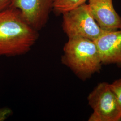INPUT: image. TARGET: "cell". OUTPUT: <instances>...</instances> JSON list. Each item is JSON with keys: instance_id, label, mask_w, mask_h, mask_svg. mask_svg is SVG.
I'll return each mask as SVG.
<instances>
[{"instance_id": "cell-3", "label": "cell", "mask_w": 121, "mask_h": 121, "mask_svg": "<svg viewBox=\"0 0 121 121\" xmlns=\"http://www.w3.org/2000/svg\"><path fill=\"white\" fill-rule=\"evenodd\" d=\"M62 14V29L68 38L82 37L95 41L104 31L95 21L86 3Z\"/></svg>"}, {"instance_id": "cell-11", "label": "cell", "mask_w": 121, "mask_h": 121, "mask_svg": "<svg viewBox=\"0 0 121 121\" xmlns=\"http://www.w3.org/2000/svg\"><path fill=\"white\" fill-rule=\"evenodd\" d=\"M10 0H0V11L9 7Z\"/></svg>"}, {"instance_id": "cell-10", "label": "cell", "mask_w": 121, "mask_h": 121, "mask_svg": "<svg viewBox=\"0 0 121 121\" xmlns=\"http://www.w3.org/2000/svg\"><path fill=\"white\" fill-rule=\"evenodd\" d=\"M12 113L11 109L8 108H0V121H4L7 119Z\"/></svg>"}, {"instance_id": "cell-5", "label": "cell", "mask_w": 121, "mask_h": 121, "mask_svg": "<svg viewBox=\"0 0 121 121\" xmlns=\"http://www.w3.org/2000/svg\"><path fill=\"white\" fill-rule=\"evenodd\" d=\"M53 6V0H10L9 8L18 10L22 17L35 30L46 25Z\"/></svg>"}, {"instance_id": "cell-4", "label": "cell", "mask_w": 121, "mask_h": 121, "mask_svg": "<svg viewBox=\"0 0 121 121\" xmlns=\"http://www.w3.org/2000/svg\"><path fill=\"white\" fill-rule=\"evenodd\" d=\"M93 112L89 121H121V107L109 84L101 82L87 97Z\"/></svg>"}, {"instance_id": "cell-2", "label": "cell", "mask_w": 121, "mask_h": 121, "mask_svg": "<svg viewBox=\"0 0 121 121\" xmlns=\"http://www.w3.org/2000/svg\"><path fill=\"white\" fill-rule=\"evenodd\" d=\"M61 61L83 80L99 72L102 64L95 41L82 37L69 38L63 47Z\"/></svg>"}, {"instance_id": "cell-8", "label": "cell", "mask_w": 121, "mask_h": 121, "mask_svg": "<svg viewBox=\"0 0 121 121\" xmlns=\"http://www.w3.org/2000/svg\"><path fill=\"white\" fill-rule=\"evenodd\" d=\"M88 0H53V9L58 13L63 14L82 4Z\"/></svg>"}, {"instance_id": "cell-1", "label": "cell", "mask_w": 121, "mask_h": 121, "mask_svg": "<svg viewBox=\"0 0 121 121\" xmlns=\"http://www.w3.org/2000/svg\"><path fill=\"white\" fill-rule=\"evenodd\" d=\"M38 37V31L24 20L18 10L8 8L0 11V56L24 55Z\"/></svg>"}, {"instance_id": "cell-9", "label": "cell", "mask_w": 121, "mask_h": 121, "mask_svg": "<svg viewBox=\"0 0 121 121\" xmlns=\"http://www.w3.org/2000/svg\"><path fill=\"white\" fill-rule=\"evenodd\" d=\"M109 86L121 107V78L109 84Z\"/></svg>"}, {"instance_id": "cell-7", "label": "cell", "mask_w": 121, "mask_h": 121, "mask_svg": "<svg viewBox=\"0 0 121 121\" xmlns=\"http://www.w3.org/2000/svg\"><path fill=\"white\" fill-rule=\"evenodd\" d=\"M95 42L102 64L121 65V29L104 31Z\"/></svg>"}, {"instance_id": "cell-6", "label": "cell", "mask_w": 121, "mask_h": 121, "mask_svg": "<svg viewBox=\"0 0 121 121\" xmlns=\"http://www.w3.org/2000/svg\"><path fill=\"white\" fill-rule=\"evenodd\" d=\"M91 13L104 31L121 29V17L114 9L112 0H88Z\"/></svg>"}]
</instances>
